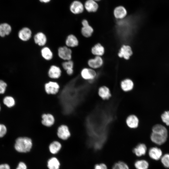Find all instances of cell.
<instances>
[{"label":"cell","mask_w":169,"mask_h":169,"mask_svg":"<svg viewBox=\"0 0 169 169\" xmlns=\"http://www.w3.org/2000/svg\"><path fill=\"white\" fill-rule=\"evenodd\" d=\"M150 139L152 142L158 145H161L166 141L168 131L166 128L161 124H156L152 129Z\"/></svg>","instance_id":"1"},{"label":"cell","mask_w":169,"mask_h":169,"mask_svg":"<svg viewBox=\"0 0 169 169\" xmlns=\"http://www.w3.org/2000/svg\"><path fill=\"white\" fill-rule=\"evenodd\" d=\"M33 145V140L30 138L20 137L16 140L14 147L16 150L19 152L27 153L31 151Z\"/></svg>","instance_id":"2"},{"label":"cell","mask_w":169,"mask_h":169,"mask_svg":"<svg viewBox=\"0 0 169 169\" xmlns=\"http://www.w3.org/2000/svg\"><path fill=\"white\" fill-rule=\"evenodd\" d=\"M44 88L45 91L47 94L55 95L59 93L60 86L56 81L50 80L44 84Z\"/></svg>","instance_id":"3"},{"label":"cell","mask_w":169,"mask_h":169,"mask_svg":"<svg viewBox=\"0 0 169 169\" xmlns=\"http://www.w3.org/2000/svg\"><path fill=\"white\" fill-rule=\"evenodd\" d=\"M57 136L60 140H68L71 136V133L68 126L64 124L60 125L57 129Z\"/></svg>","instance_id":"4"},{"label":"cell","mask_w":169,"mask_h":169,"mask_svg":"<svg viewBox=\"0 0 169 169\" xmlns=\"http://www.w3.org/2000/svg\"><path fill=\"white\" fill-rule=\"evenodd\" d=\"M57 54L59 57L64 61L72 59V49L65 45L60 46L58 48Z\"/></svg>","instance_id":"5"},{"label":"cell","mask_w":169,"mask_h":169,"mask_svg":"<svg viewBox=\"0 0 169 169\" xmlns=\"http://www.w3.org/2000/svg\"><path fill=\"white\" fill-rule=\"evenodd\" d=\"M62 74L61 68L55 65H52L49 68L47 73L48 76L50 80H57L59 79Z\"/></svg>","instance_id":"6"},{"label":"cell","mask_w":169,"mask_h":169,"mask_svg":"<svg viewBox=\"0 0 169 169\" xmlns=\"http://www.w3.org/2000/svg\"><path fill=\"white\" fill-rule=\"evenodd\" d=\"M80 75L82 79L85 80L90 81L95 79L96 73L94 69L84 68L81 70Z\"/></svg>","instance_id":"7"},{"label":"cell","mask_w":169,"mask_h":169,"mask_svg":"<svg viewBox=\"0 0 169 169\" xmlns=\"http://www.w3.org/2000/svg\"><path fill=\"white\" fill-rule=\"evenodd\" d=\"M32 32L31 30L28 27H24L20 29L18 33V38L21 41L27 42L32 38Z\"/></svg>","instance_id":"8"},{"label":"cell","mask_w":169,"mask_h":169,"mask_svg":"<svg viewBox=\"0 0 169 169\" xmlns=\"http://www.w3.org/2000/svg\"><path fill=\"white\" fill-rule=\"evenodd\" d=\"M59 140H54L51 142L48 146L49 151L52 156H56L58 154L62 148V145Z\"/></svg>","instance_id":"9"},{"label":"cell","mask_w":169,"mask_h":169,"mask_svg":"<svg viewBox=\"0 0 169 169\" xmlns=\"http://www.w3.org/2000/svg\"><path fill=\"white\" fill-rule=\"evenodd\" d=\"M41 117V124L44 126L50 127L53 126L55 123V117L51 113H43Z\"/></svg>","instance_id":"10"},{"label":"cell","mask_w":169,"mask_h":169,"mask_svg":"<svg viewBox=\"0 0 169 169\" xmlns=\"http://www.w3.org/2000/svg\"><path fill=\"white\" fill-rule=\"evenodd\" d=\"M82 27L81 29V33L82 35L86 38L90 37L94 31L93 28L90 25L88 21L85 19L81 22Z\"/></svg>","instance_id":"11"},{"label":"cell","mask_w":169,"mask_h":169,"mask_svg":"<svg viewBox=\"0 0 169 169\" xmlns=\"http://www.w3.org/2000/svg\"><path fill=\"white\" fill-rule=\"evenodd\" d=\"M33 38L35 43L40 47L45 46L47 42V36L42 32L37 33L34 35Z\"/></svg>","instance_id":"12"},{"label":"cell","mask_w":169,"mask_h":169,"mask_svg":"<svg viewBox=\"0 0 169 169\" xmlns=\"http://www.w3.org/2000/svg\"><path fill=\"white\" fill-rule=\"evenodd\" d=\"M150 158L155 161L160 160L163 155L162 150L157 147H152L150 148L148 151Z\"/></svg>","instance_id":"13"},{"label":"cell","mask_w":169,"mask_h":169,"mask_svg":"<svg viewBox=\"0 0 169 169\" xmlns=\"http://www.w3.org/2000/svg\"><path fill=\"white\" fill-rule=\"evenodd\" d=\"M46 166L48 169H60L61 162L55 156H52L47 160Z\"/></svg>","instance_id":"14"},{"label":"cell","mask_w":169,"mask_h":169,"mask_svg":"<svg viewBox=\"0 0 169 169\" xmlns=\"http://www.w3.org/2000/svg\"><path fill=\"white\" fill-rule=\"evenodd\" d=\"M70 11L74 14H79L83 12L84 6L80 1L75 0L73 1L70 4Z\"/></svg>","instance_id":"15"},{"label":"cell","mask_w":169,"mask_h":169,"mask_svg":"<svg viewBox=\"0 0 169 169\" xmlns=\"http://www.w3.org/2000/svg\"><path fill=\"white\" fill-rule=\"evenodd\" d=\"M65 46L70 48H74L78 46L79 41L77 37L71 34L68 35L65 40Z\"/></svg>","instance_id":"16"},{"label":"cell","mask_w":169,"mask_h":169,"mask_svg":"<svg viewBox=\"0 0 169 169\" xmlns=\"http://www.w3.org/2000/svg\"><path fill=\"white\" fill-rule=\"evenodd\" d=\"M132 54V51L131 47L128 45H123L120 48L118 55L120 58L128 59Z\"/></svg>","instance_id":"17"},{"label":"cell","mask_w":169,"mask_h":169,"mask_svg":"<svg viewBox=\"0 0 169 169\" xmlns=\"http://www.w3.org/2000/svg\"><path fill=\"white\" fill-rule=\"evenodd\" d=\"M132 151L137 156H141L146 154L147 151V146L144 143H139L133 149Z\"/></svg>","instance_id":"18"},{"label":"cell","mask_w":169,"mask_h":169,"mask_svg":"<svg viewBox=\"0 0 169 169\" xmlns=\"http://www.w3.org/2000/svg\"><path fill=\"white\" fill-rule=\"evenodd\" d=\"M103 61L102 58L99 56H95L88 61V65L90 68L95 69L100 67L103 64Z\"/></svg>","instance_id":"19"},{"label":"cell","mask_w":169,"mask_h":169,"mask_svg":"<svg viewBox=\"0 0 169 169\" xmlns=\"http://www.w3.org/2000/svg\"><path fill=\"white\" fill-rule=\"evenodd\" d=\"M139 123L138 117L134 115H129L126 120V123L127 126L131 129L136 128L138 126Z\"/></svg>","instance_id":"20"},{"label":"cell","mask_w":169,"mask_h":169,"mask_svg":"<svg viewBox=\"0 0 169 169\" xmlns=\"http://www.w3.org/2000/svg\"><path fill=\"white\" fill-rule=\"evenodd\" d=\"M40 53L42 57L46 61H50L53 58V52L48 46H45L42 47L40 50Z\"/></svg>","instance_id":"21"},{"label":"cell","mask_w":169,"mask_h":169,"mask_svg":"<svg viewBox=\"0 0 169 169\" xmlns=\"http://www.w3.org/2000/svg\"><path fill=\"white\" fill-rule=\"evenodd\" d=\"M12 31L11 26L7 23L0 24V37L3 38L9 35Z\"/></svg>","instance_id":"22"},{"label":"cell","mask_w":169,"mask_h":169,"mask_svg":"<svg viewBox=\"0 0 169 169\" xmlns=\"http://www.w3.org/2000/svg\"><path fill=\"white\" fill-rule=\"evenodd\" d=\"M98 94L102 99L104 100L109 99L111 96L109 89L106 86L100 87L98 90Z\"/></svg>","instance_id":"23"},{"label":"cell","mask_w":169,"mask_h":169,"mask_svg":"<svg viewBox=\"0 0 169 169\" xmlns=\"http://www.w3.org/2000/svg\"><path fill=\"white\" fill-rule=\"evenodd\" d=\"M86 10L89 12H95L98 9V6L96 2L93 0H87L84 6Z\"/></svg>","instance_id":"24"},{"label":"cell","mask_w":169,"mask_h":169,"mask_svg":"<svg viewBox=\"0 0 169 169\" xmlns=\"http://www.w3.org/2000/svg\"><path fill=\"white\" fill-rule=\"evenodd\" d=\"M120 86L123 91H129L133 89L134 87V83L131 80L127 79L121 82Z\"/></svg>","instance_id":"25"},{"label":"cell","mask_w":169,"mask_h":169,"mask_svg":"<svg viewBox=\"0 0 169 169\" xmlns=\"http://www.w3.org/2000/svg\"><path fill=\"white\" fill-rule=\"evenodd\" d=\"M114 14L115 17L117 19H122L127 14V11L125 8L121 6L116 8L114 10Z\"/></svg>","instance_id":"26"},{"label":"cell","mask_w":169,"mask_h":169,"mask_svg":"<svg viewBox=\"0 0 169 169\" xmlns=\"http://www.w3.org/2000/svg\"><path fill=\"white\" fill-rule=\"evenodd\" d=\"M92 53L95 56L102 55L105 52L104 47L100 44H97L93 46L91 49Z\"/></svg>","instance_id":"27"},{"label":"cell","mask_w":169,"mask_h":169,"mask_svg":"<svg viewBox=\"0 0 169 169\" xmlns=\"http://www.w3.org/2000/svg\"><path fill=\"white\" fill-rule=\"evenodd\" d=\"M136 169H148L149 166L148 162L144 159L137 160L134 164Z\"/></svg>","instance_id":"28"},{"label":"cell","mask_w":169,"mask_h":169,"mask_svg":"<svg viewBox=\"0 0 169 169\" xmlns=\"http://www.w3.org/2000/svg\"><path fill=\"white\" fill-rule=\"evenodd\" d=\"M3 102L5 105L8 107H11L15 104V100L12 96H7L3 100Z\"/></svg>","instance_id":"29"},{"label":"cell","mask_w":169,"mask_h":169,"mask_svg":"<svg viewBox=\"0 0 169 169\" xmlns=\"http://www.w3.org/2000/svg\"><path fill=\"white\" fill-rule=\"evenodd\" d=\"M62 66L65 71L74 69V63L72 60L65 61L62 64Z\"/></svg>","instance_id":"30"},{"label":"cell","mask_w":169,"mask_h":169,"mask_svg":"<svg viewBox=\"0 0 169 169\" xmlns=\"http://www.w3.org/2000/svg\"><path fill=\"white\" fill-rule=\"evenodd\" d=\"M112 169H130L128 165L125 162L120 161L115 163Z\"/></svg>","instance_id":"31"},{"label":"cell","mask_w":169,"mask_h":169,"mask_svg":"<svg viewBox=\"0 0 169 169\" xmlns=\"http://www.w3.org/2000/svg\"><path fill=\"white\" fill-rule=\"evenodd\" d=\"M163 166L166 168H169V153L163 154L160 160Z\"/></svg>","instance_id":"32"},{"label":"cell","mask_w":169,"mask_h":169,"mask_svg":"<svg viewBox=\"0 0 169 169\" xmlns=\"http://www.w3.org/2000/svg\"><path fill=\"white\" fill-rule=\"evenodd\" d=\"M162 121L167 125L169 126V111H165L161 115Z\"/></svg>","instance_id":"33"},{"label":"cell","mask_w":169,"mask_h":169,"mask_svg":"<svg viewBox=\"0 0 169 169\" xmlns=\"http://www.w3.org/2000/svg\"><path fill=\"white\" fill-rule=\"evenodd\" d=\"M7 86V83L4 81L0 80V94L4 93Z\"/></svg>","instance_id":"34"},{"label":"cell","mask_w":169,"mask_h":169,"mask_svg":"<svg viewBox=\"0 0 169 169\" xmlns=\"http://www.w3.org/2000/svg\"><path fill=\"white\" fill-rule=\"evenodd\" d=\"M7 131L6 126L2 124H0V137H3L6 134Z\"/></svg>","instance_id":"35"},{"label":"cell","mask_w":169,"mask_h":169,"mask_svg":"<svg viewBox=\"0 0 169 169\" xmlns=\"http://www.w3.org/2000/svg\"><path fill=\"white\" fill-rule=\"evenodd\" d=\"M93 169H108V168L105 164L102 163L95 164Z\"/></svg>","instance_id":"36"},{"label":"cell","mask_w":169,"mask_h":169,"mask_svg":"<svg viewBox=\"0 0 169 169\" xmlns=\"http://www.w3.org/2000/svg\"><path fill=\"white\" fill-rule=\"evenodd\" d=\"M27 165L24 162H20L18 164L16 169H27Z\"/></svg>","instance_id":"37"},{"label":"cell","mask_w":169,"mask_h":169,"mask_svg":"<svg viewBox=\"0 0 169 169\" xmlns=\"http://www.w3.org/2000/svg\"><path fill=\"white\" fill-rule=\"evenodd\" d=\"M0 169H10L9 166L7 164L0 165Z\"/></svg>","instance_id":"38"},{"label":"cell","mask_w":169,"mask_h":169,"mask_svg":"<svg viewBox=\"0 0 169 169\" xmlns=\"http://www.w3.org/2000/svg\"><path fill=\"white\" fill-rule=\"evenodd\" d=\"M39 1L42 3H47L49 2L51 0H39Z\"/></svg>","instance_id":"39"},{"label":"cell","mask_w":169,"mask_h":169,"mask_svg":"<svg viewBox=\"0 0 169 169\" xmlns=\"http://www.w3.org/2000/svg\"><path fill=\"white\" fill-rule=\"evenodd\" d=\"M93 0L96 1H100V0Z\"/></svg>","instance_id":"40"},{"label":"cell","mask_w":169,"mask_h":169,"mask_svg":"<svg viewBox=\"0 0 169 169\" xmlns=\"http://www.w3.org/2000/svg\"><path fill=\"white\" fill-rule=\"evenodd\" d=\"M0 109H1V107H0Z\"/></svg>","instance_id":"41"}]
</instances>
